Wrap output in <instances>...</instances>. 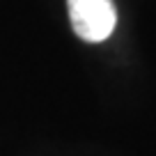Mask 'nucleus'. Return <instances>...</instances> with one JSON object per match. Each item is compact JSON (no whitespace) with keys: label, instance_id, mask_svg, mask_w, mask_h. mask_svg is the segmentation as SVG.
<instances>
[{"label":"nucleus","instance_id":"obj_1","mask_svg":"<svg viewBox=\"0 0 156 156\" xmlns=\"http://www.w3.org/2000/svg\"><path fill=\"white\" fill-rule=\"evenodd\" d=\"M71 28L83 41H106L117 25L112 0H67Z\"/></svg>","mask_w":156,"mask_h":156}]
</instances>
